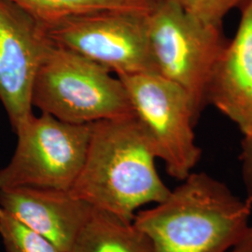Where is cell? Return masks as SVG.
<instances>
[{
  "mask_svg": "<svg viewBox=\"0 0 252 252\" xmlns=\"http://www.w3.org/2000/svg\"><path fill=\"white\" fill-rule=\"evenodd\" d=\"M0 238L6 252H63L0 207Z\"/></svg>",
  "mask_w": 252,
  "mask_h": 252,
  "instance_id": "obj_13",
  "label": "cell"
},
{
  "mask_svg": "<svg viewBox=\"0 0 252 252\" xmlns=\"http://www.w3.org/2000/svg\"><path fill=\"white\" fill-rule=\"evenodd\" d=\"M51 45L40 21L15 3L0 0V103L12 131L33 115V85Z\"/></svg>",
  "mask_w": 252,
  "mask_h": 252,
  "instance_id": "obj_8",
  "label": "cell"
},
{
  "mask_svg": "<svg viewBox=\"0 0 252 252\" xmlns=\"http://www.w3.org/2000/svg\"><path fill=\"white\" fill-rule=\"evenodd\" d=\"M32 106L74 125L134 117L126 86L105 66L52 43L36 73Z\"/></svg>",
  "mask_w": 252,
  "mask_h": 252,
  "instance_id": "obj_3",
  "label": "cell"
},
{
  "mask_svg": "<svg viewBox=\"0 0 252 252\" xmlns=\"http://www.w3.org/2000/svg\"><path fill=\"white\" fill-rule=\"evenodd\" d=\"M70 252H156L135 223L94 208Z\"/></svg>",
  "mask_w": 252,
  "mask_h": 252,
  "instance_id": "obj_11",
  "label": "cell"
},
{
  "mask_svg": "<svg viewBox=\"0 0 252 252\" xmlns=\"http://www.w3.org/2000/svg\"><path fill=\"white\" fill-rule=\"evenodd\" d=\"M126 86L134 117L157 159L173 179L185 180L201 158L192 102L178 85L155 73L119 77Z\"/></svg>",
  "mask_w": 252,
  "mask_h": 252,
  "instance_id": "obj_5",
  "label": "cell"
},
{
  "mask_svg": "<svg viewBox=\"0 0 252 252\" xmlns=\"http://www.w3.org/2000/svg\"><path fill=\"white\" fill-rule=\"evenodd\" d=\"M133 222L156 252H230L251 224V203L205 172H191Z\"/></svg>",
  "mask_w": 252,
  "mask_h": 252,
  "instance_id": "obj_2",
  "label": "cell"
},
{
  "mask_svg": "<svg viewBox=\"0 0 252 252\" xmlns=\"http://www.w3.org/2000/svg\"><path fill=\"white\" fill-rule=\"evenodd\" d=\"M230 252H252V225H249L240 240Z\"/></svg>",
  "mask_w": 252,
  "mask_h": 252,
  "instance_id": "obj_16",
  "label": "cell"
},
{
  "mask_svg": "<svg viewBox=\"0 0 252 252\" xmlns=\"http://www.w3.org/2000/svg\"><path fill=\"white\" fill-rule=\"evenodd\" d=\"M241 170L247 200L252 206V127L243 134L240 153Z\"/></svg>",
  "mask_w": 252,
  "mask_h": 252,
  "instance_id": "obj_15",
  "label": "cell"
},
{
  "mask_svg": "<svg viewBox=\"0 0 252 252\" xmlns=\"http://www.w3.org/2000/svg\"><path fill=\"white\" fill-rule=\"evenodd\" d=\"M189 14L213 26L222 27V21L233 9L247 0H175Z\"/></svg>",
  "mask_w": 252,
  "mask_h": 252,
  "instance_id": "obj_14",
  "label": "cell"
},
{
  "mask_svg": "<svg viewBox=\"0 0 252 252\" xmlns=\"http://www.w3.org/2000/svg\"><path fill=\"white\" fill-rule=\"evenodd\" d=\"M155 72L185 91L197 116L227 39L222 27L192 16L175 0H158L149 14Z\"/></svg>",
  "mask_w": 252,
  "mask_h": 252,
  "instance_id": "obj_4",
  "label": "cell"
},
{
  "mask_svg": "<svg viewBox=\"0 0 252 252\" xmlns=\"http://www.w3.org/2000/svg\"><path fill=\"white\" fill-rule=\"evenodd\" d=\"M156 159L135 117L97 122L70 192L132 222L138 208L162 202L171 191L157 172Z\"/></svg>",
  "mask_w": 252,
  "mask_h": 252,
  "instance_id": "obj_1",
  "label": "cell"
},
{
  "mask_svg": "<svg viewBox=\"0 0 252 252\" xmlns=\"http://www.w3.org/2000/svg\"><path fill=\"white\" fill-rule=\"evenodd\" d=\"M207 104L237 126L252 127V0H247L234 37L227 41L212 75Z\"/></svg>",
  "mask_w": 252,
  "mask_h": 252,
  "instance_id": "obj_10",
  "label": "cell"
},
{
  "mask_svg": "<svg viewBox=\"0 0 252 252\" xmlns=\"http://www.w3.org/2000/svg\"><path fill=\"white\" fill-rule=\"evenodd\" d=\"M0 207L63 252H70L94 209L70 190L36 187L0 189Z\"/></svg>",
  "mask_w": 252,
  "mask_h": 252,
  "instance_id": "obj_9",
  "label": "cell"
},
{
  "mask_svg": "<svg viewBox=\"0 0 252 252\" xmlns=\"http://www.w3.org/2000/svg\"><path fill=\"white\" fill-rule=\"evenodd\" d=\"M151 10H104L43 25L54 45L101 64L118 77L156 74L149 38Z\"/></svg>",
  "mask_w": 252,
  "mask_h": 252,
  "instance_id": "obj_7",
  "label": "cell"
},
{
  "mask_svg": "<svg viewBox=\"0 0 252 252\" xmlns=\"http://www.w3.org/2000/svg\"><path fill=\"white\" fill-rule=\"evenodd\" d=\"M42 24L104 10H151L158 0H9Z\"/></svg>",
  "mask_w": 252,
  "mask_h": 252,
  "instance_id": "obj_12",
  "label": "cell"
},
{
  "mask_svg": "<svg viewBox=\"0 0 252 252\" xmlns=\"http://www.w3.org/2000/svg\"><path fill=\"white\" fill-rule=\"evenodd\" d=\"M92 125H74L34 114L15 131L16 148L0 169V189L36 187L70 190L81 173Z\"/></svg>",
  "mask_w": 252,
  "mask_h": 252,
  "instance_id": "obj_6",
  "label": "cell"
}]
</instances>
